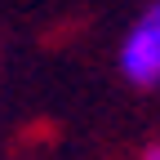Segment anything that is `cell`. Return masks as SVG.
<instances>
[{"label": "cell", "mask_w": 160, "mask_h": 160, "mask_svg": "<svg viewBox=\"0 0 160 160\" xmlns=\"http://www.w3.org/2000/svg\"><path fill=\"white\" fill-rule=\"evenodd\" d=\"M116 67L133 89H156L160 85V0H151L133 18V27L120 40Z\"/></svg>", "instance_id": "obj_1"}, {"label": "cell", "mask_w": 160, "mask_h": 160, "mask_svg": "<svg viewBox=\"0 0 160 160\" xmlns=\"http://www.w3.org/2000/svg\"><path fill=\"white\" fill-rule=\"evenodd\" d=\"M138 160H160V142H147L142 151H138Z\"/></svg>", "instance_id": "obj_2"}]
</instances>
